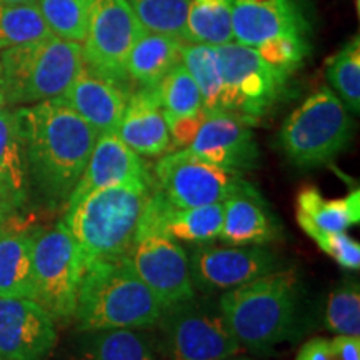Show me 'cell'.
<instances>
[{
  "instance_id": "1",
  "label": "cell",
  "mask_w": 360,
  "mask_h": 360,
  "mask_svg": "<svg viewBox=\"0 0 360 360\" xmlns=\"http://www.w3.org/2000/svg\"><path fill=\"white\" fill-rule=\"evenodd\" d=\"M30 191L49 209H65L97 142V130L62 97L17 109Z\"/></svg>"
},
{
  "instance_id": "2",
  "label": "cell",
  "mask_w": 360,
  "mask_h": 360,
  "mask_svg": "<svg viewBox=\"0 0 360 360\" xmlns=\"http://www.w3.org/2000/svg\"><path fill=\"white\" fill-rule=\"evenodd\" d=\"M219 307L240 347L255 355H272L302 334V285L292 269L224 292Z\"/></svg>"
},
{
  "instance_id": "3",
  "label": "cell",
  "mask_w": 360,
  "mask_h": 360,
  "mask_svg": "<svg viewBox=\"0 0 360 360\" xmlns=\"http://www.w3.org/2000/svg\"><path fill=\"white\" fill-rule=\"evenodd\" d=\"M154 188V179H134L92 192L67 207L62 224L77 242L84 270L127 255Z\"/></svg>"
},
{
  "instance_id": "4",
  "label": "cell",
  "mask_w": 360,
  "mask_h": 360,
  "mask_svg": "<svg viewBox=\"0 0 360 360\" xmlns=\"http://www.w3.org/2000/svg\"><path fill=\"white\" fill-rule=\"evenodd\" d=\"M164 312L129 260L96 262L80 277L74 319L79 330L157 327Z\"/></svg>"
},
{
  "instance_id": "5",
  "label": "cell",
  "mask_w": 360,
  "mask_h": 360,
  "mask_svg": "<svg viewBox=\"0 0 360 360\" xmlns=\"http://www.w3.org/2000/svg\"><path fill=\"white\" fill-rule=\"evenodd\" d=\"M82 65V44L49 35L0 52V90L7 105H34L60 97Z\"/></svg>"
},
{
  "instance_id": "6",
  "label": "cell",
  "mask_w": 360,
  "mask_h": 360,
  "mask_svg": "<svg viewBox=\"0 0 360 360\" xmlns=\"http://www.w3.org/2000/svg\"><path fill=\"white\" fill-rule=\"evenodd\" d=\"M352 129L347 107L330 87H321L287 117L278 146L297 167H321L345 150Z\"/></svg>"
},
{
  "instance_id": "7",
  "label": "cell",
  "mask_w": 360,
  "mask_h": 360,
  "mask_svg": "<svg viewBox=\"0 0 360 360\" xmlns=\"http://www.w3.org/2000/svg\"><path fill=\"white\" fill-rule=\"evenodd\" d=\"M157 327L165 360H220L244 350L225 321L219 300L207 297L195 295L164 309Z\"/></svg>"
},
{
  "instance_id": "8",
  "label": "cell",
  "mask_w": 360,
  "mask_h": 360,
  "mask_svg": "<svg viewBox=\"0 0 360 360\" xmlns=\"http://www.w3.org/2000/svg\"><path fill=\"white\" fill-rule=\"evenodd\" d=\"M84 267L77 242L62 222L32 232V300L56 323L74 319Z\"/></svg>"
},
{
  "instance_id": "9",
  "label": "cell",
  "mask_w": 360,
  "mask_h": 360,
  "mask_svg": "<svg viewBox=\"0 0 360 360\" xmlns=\"http://www.w3.org/2000/svg\"><path fill=\"white\" fill-rule=\"evenodd\" d=\"M214 47L222 69V110L255 124L276 105L289 77L270 67L254 47L238 42Z\"/></svg>"
},
{
  "instance_id": "10",
  "label": "cell",
  "mask_w": 360,
  "mask_h": 360,
  "mask_svg": "<svg viewBox=\"0 0 360 360\" xmlns=\"http://www.w3.org/2000/svg\"><path fill=\"white\" fill-rule=\"evenodd\" d=\"M146 32L127 0H96L82 45L84 64L130 94L127 58Z\"/></svg>"
},
{
  "instance_id": "11",
  "label": "cell",
  "mask_w": 360,
  "mask_h": 360,
  "mask_svg": "<svg viewBox=\"0 0 360 360\" xmlns=\"http://www.w3.org/2000/svg\"><path fill=\"white\" fill-rule=\"evenodd\" d=\"M154 175L155 187L179 209L225 202L249 186L242 175L210 164L191 148H179L162 157Z\"/></svg>"
},
{
  "instance_id": "12",
  "label": "cell",
  "mask_w": 360,
  "mask_h": 360,
  "mask_svg": "<svg viewBox=\"0 0 360 360\" xmlns=\"http://www.w3.org/2000/svg\"><path fill=\"white\" fill-rule=\"evenodd\" d=\"M195 290L217 294L236 289L281 265V257L267 245H233L202 242L187 252Z\"/></svg>"
},
{
  "instance_id": "13",
  "label": "cell",
  "mask_w": 360,
  "mask_h": 360,
  "mask_svg": "<svg viewBox=\"0 0 360 360\" xmlns=\"http://www.w3.org/2000/svg\"><path fill=\"white\" fill-rule=\"evenodd\" d=\"M125 259L164 309L195 297L187 252L172 238L164 236L134 238Z\"/></svg>"
},
{
  "instance_id": "14",
  "label": "cell",
  "mask_w": 360,
  "mask_h": 360,
  "mask_svg": "<svg viewBox=\"0 0 360 360\" xmlns=\"http://www.w3.org/2000/svg\"><path fill=\"white\" fill-rule=\"evenodd\" d=\"M249 120L232 112L209 114L200 124L188 148L202 159L238 174L257 167L260 152Z\"/></svg>"
},
{
  "instance_id": "15",
  "label": "cell",
  "mask_w": 360,
  "mask_h": 360,
  "mask_svg": "<svg viewBox=\"0 0 360 360\" xmlns=\"http://www.w3.org/2000/svg\"><path fill=\"white\" fill-rule=\"evenodd\" d=\"M57 344L51 315L30 299L0 297V354L8 360H47Z\"/></svg>"
},
{
  "instance_id": "16",
  "label": "cell",
  "mask_w": 360,
  "mask_h": 360,
  "mask_svg": "<svg viewBox=\"0 0 360 360\" xmlns=\"http://www.w3.org/2000/svg\"><path fill=\"white\" fill-rule=\"evenodd\" d=\"M224 224V202L179 209L154 188L139 220L137 237L164 236L172 240L202 244L219 238Z\"/></svg>"
},
{
  "instance_id": "17",
  "label": "cell",
  "mask_w": 360,
  "mask_h": 360,
  "mask_svg": "<svg viewBox=\"0 0 360 360\" xmlns=\"http://www.w3.org/2000/svg\"><path fill=\"white\" fill-rule=\"evenodd\" d=\"M307 22L300 0H232L236 42L257 49L281 35H305Z\"/></svg>"
},
{
  "instance_id": "18",
  "label": "cell",
  "mask_w": 360,
  "mask_h": 360,
  "mask_svg": "<svg viewBox=\"0 0 360 360\" xmlns=\"http://www.w3.org/2000/svg\"><path fill=\"white\" fill-rule=\"evenodd\" d=\"M134 179H154V175L148 170L147 162L137 152L125 146L117 137V134H101L82 177L70 193L67 207L79 204L92 192Z\"/></svg>"
},
{
  "instance_id": "19",
  "label": "cell",
  "mask_w": 360,
  "mask_h": 360,
  "mask_svg": "<svg viewBox=\"0 0 360 360\" xmlns=\"http://www.w3.org/2000/svg\"><path fill=\"white\" fill-rule=\"evenodd\" d=\"M129 96L127 90L84 64L60 97L101 135L117 132Z\"/></svg>"
},
{
  "instance_id": "20",
  "label": "cell",
  "mask_w": 360,
  "mask_h": 360,
  "mask_svg": "<svg viewBox=\"0 0 360 360\" xmlns=\"http://www.w3.org/2000/svg\"><path fill=\"white\" fill-rule=\"evenodd\" d=\"M117 137L141 157H162L170 150V132L157 87H141L130 94Z\"/></svg>"
},
{
  "instance_id": "21",
  "label": "cell",
  "mask_w": 360,
  "mask_h": 360,
  "mask_svg": "<svg viewBox=\"0 0 360 360\" xmlns=\"http://www.w3.org/2000/svg\"><path fill=\"white\" fill-rule=\"evenodd\" d=\"M281 233L269 205L250 184L224 202V224L219 238L225 244L269 245Z\"/></svg>"
},
{
  "instance_id": "22",
  "label": "cell",
  "mask_w": 360,
  "mask_h": 360,
  "mask_svg": "<svg viewBox=\"0 0 360 360\" xmlns=\"http://www.w3.org/2000/svg\"><path fill=\"white\" fill-rule=\"evenodd\" d=\"M75 360H165L159 339L146 328L82 330Z\"/></svg>"
},
{
  "instance_id": "23",
  "label": "cell",
  "mask_w": 360,
  "mask_h": 360,
  "mask_svg": "<svg viewBox=\"0 0 360 360\" xmlns=\"http://www.w3.org/2000/svg\"><path fill=\"white\" fill-rule=\"evenodd\" d=\"M32 232L20 215L0 225V297L32 300Z\"/></svg>"
},
{
  "instance_id": "24",
  "label": "cell",
  "mask_w": 360,
  "mask_h": 360,
  "mask_svg": "<svg viewBox=\"0 0 360 360\" xmlns=\"http://www.w3.org/2000/svg\"><path fill=\"white\" fill-rule=\"evenodd\" d=\"M297 224L322 232H345L360 222V192L342 199H326L317 188L305 187L297 195Z\"/></svg>"
},
{
  "instance_id": "25",
  "label": "cell",
  "mask_w": 360,
  "mask_h": 360,
  "mask_svg": "<svg viewBox=\"0 0 360 360\" xmlns=\"http://www.w3.org/2000/svg\"><path fill=\"white\" fill-rule=\"evenodd\" d=\"M182 62V42L155 32H147L134 44L127 58L130 82L154 87Z\"/></svg>"
},
{
  "instance_id": "26",
  "label": "cell",
  "mask_w": 360,
  "mask_h": 360,
  "mask_svg": "<svg viewBox=\"0 0 360 360\" xmlns=\"http://www.w3.org/2000/svg\"><path fill=\"white\" fill-rule=\"evenodd\" d=\"M0 182L22 209L30 193L29 169L19 114L11 109L0 110Z\"/></svg>"
},
{
  "instance_id": "27",
  "label": "cell",
  "mask_w": 360,
  "mask_h": 360,
  "mask_svg": "<svg viewBox=\"0 0 360 360\" xmlns=\"http://www.w3.org/2000/svg\"><path fill=\"white\" fill-rule=\"evenodd\" d=\"M233 40L232 0H191L186 42L224 45Z\"/></svg>"
},
{
  "instance_id": "28",
  "label": "cell",
  "mask_w": 360,
  "mask_h": 360,
  "mask_svg": "<svg viewBox=\"0 0 360 360\" xmlns=\"http://www.w3.org/2000/svg\"><path fill=\"white\" fill-rule=\"evenodd\" d=\"M182 64L200 90L205 114L222 112V69L214 45L182 42Z\"/></svg>"
},
{
  "instance_id": "29",
  "label": "cell",
  "mask_w": 360,
  "mask_h": 360,
  "mask_svg": "<svg viewBox=\"0 0 360 360\" xmlns=\"http://www.w3.org/2000/svg\"><path fill=\"white\" fill-rule=\"evenodd\" d=\"M159 101L167 119H191L204 114L200 90L180 62L155 85Z\"/></svg>"
},
{
  "instance_id": "30",
  "label": "cell",
  "mask_w": 360,
  "mask_h": 360,
  "mask_svg": "<svg viewBox=\"0 0 360 360\" xmlns=\"http://www.w3.org/2000/svg\"><path fill=\"white\" fill-rule=\"evenodd\" d=\"M327 80L349 112L360 110V42L350 39L327 62Z\"/></svg>"
},
{
  "instance_id": "31",
  "label": "cell",
  "mask_w": 360,
  "mask_h": 360,
  "mask_svg": "<svg viewBox=\"0 0 360 360\" xmlns=\"http://www.w3.org/2000/svg\"><path fill=\"white\" fill-rule=\"evenodd\" d=\"M53 35L45 24L37 4H0V52L17 45Z\"/></svg>"
},
{
  "instance_id": "32",
  "label": "cell",
  "mask_w": 360,
  "mask_h": 360,
  "mask_svg": "<svg viewBox=\"0 0 360 360\" xmlns=\"http://www.w3.org/2000/svg\"><path fill=\"white\" fill-rule=\"evenodd\" d=\"M96 0H35L53 35L82 44Z\"/></svg>"
},
{
  "instance_id": "33",
  "label": "cell",
  "mask_w": 360,
  "mask_h": 360,
  "mask_svg": "<svg viewBox=\"0 0 360 360\" xmlns=\"http://www.w3.org/2000/svg\"><path fill=\"white\" fill-rule=\"evenodd\" d=\"M148 32L186 42V22L191 0H127Z\"/></svg>"
},
{
  "instance_id": "34",
  "label": "cell",
  "mask_w": 360,
  "mask_h": 360,
  "mask_svg": "<svg viewBox=\"0 0 360 360\" xmlns=\"http://www.w3.org/2000/svg\"><path fill=\"white\" fill-rule=\"evenodd\" d=\"M323 322L335 335H360V287L357 282L344 283L330 292Z\"/></svg>"
},
{
  "instance_id": "35",
  "label": "cell",
  "mask_w": 360,
  "mask_h": 360,
  "mask_svg": "<svg viewBox=\"0 0 360 360\" xmlns=\"http://www.w3.org/2000/svg\"><path fill=\"white\" fill-rule=\"evenodd\" d=\"M255 51L270 67L289 77L292 72L302 65L309 52V44L305 35H281L259 45Z\"/></svg>"
},
{
  "instance_id": "36",
  "label": "cell",
  "mask_w": 360,
  "mask_h": 360,
  "mask_svg": "<svg viewBox=\"0 0 360 360\" xmlns=\"http://www.w3.org/2000/svg\"><path fill=\"white\" fill-rule=\"evenodd\" d=\"M304 232L315 240L330 259H334L340 267L347 270H359L360 267V245L355 238L345 232H322L317 229H304Z\"/></svg>"
},
{
  "instance_id": "37",
  "label": "cell",
  "mask_w": 360,
  "mask_h": 360,
  "mask_svg": "<svg viewBox=\"0 0 360 360\" xmlns=\"http://www.w3.org/2000/svg\"><path fill=\"white\" fill-rule=\"evenodd\" d=\"M330 342L334 360H360V339L352 335H337Z\"/></svg>"
},
{
  "instance_id": "38",
  "label": "cell",
  "mask_w": 360,
  "mask_h": 360,
  "mask_svg": "<svg viewBox=\"0 0 360 360\" xmlns=\"http://www.w3.org/2000/svg\"><path fill=\"white\" fill-rule=\"evenodd\" d=\"M295 360H334L330 350V342L327 339H310L300 347Z\"/></svg>"
},
{
  "instance_id": "39",
  "label": "cell",
  "mask_w": 360,
  "mask_h": 360,
  "mask_svg": "<svg viewBox=\"0 0 360 360\" xmlns=\"http://www.w3.org/2000/svg\"><path fill=\"white\" fill-rule=\"evenodd\" d=\"M20 212V207L17 205V202L13 200L11 192L4 187V184L0 182V225L6 224L7 220L17 217Z\"/></svg>"
},
{
  "instance_id": "40",
  "label": "cell",
  "mask_w": 360,
  "mask_h": 360,
  "mask_svg": "<svg viewBox=\"0 0 360 360\" xmlns=\"http://www.w3.org/2000/svg\"><path fill=\"white\" fill-rule=\"evenodd\" d=\"M4 6H19V4H35V0H0Z\"/></svg>"
},
{
  "instance_id": "41",
  "label": "cell",
  "mask_w": 360,
  "mask_h": 360,
  "mask_svg": "<svg viewBox=\"0 0 360 360\" xmlns=\"http://www.w3.org/2000/svg\"><path fill=\"white\" fill-rule=\"evenodd\" d=\"M220 360H259L255 357H250V355H244V354H237V355H231V357H225Z\"/></svg>"
},
{
  "instance_id": "42",
  "label": "cell",
  "mask_w": 360,
  "mask_h": 360,
  "mask_svg": "<svg viewBox=\"0 0 360 360\" xmlns=\"http://www.w3.org/2000/svg\"><path fill=\"white\" fill-rule=\"evenodd\" d=\"M7 107V102H6V97H4L2 90H0V110H4Z\"/></svg>"
},
{
  "instance_id": "43",
  "label": "cell",
  "mask_w": 360,
  "mask_h": 360,
  "mask_svg": "<svg viewBox=\"0 0 360 360\" xmlns=\"http://www.w3.org/2000/svg\"><path fill=\"white\" fill-rule=\"evenodd\" d=\"M0 360H8V359H7V357H4V355L0 354Z\"/></svg>"
}]
</instances>
